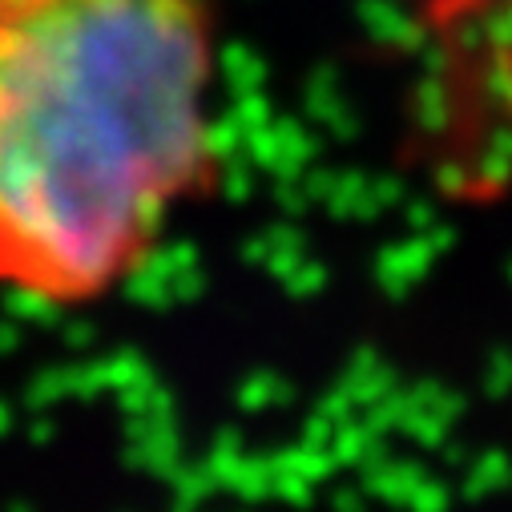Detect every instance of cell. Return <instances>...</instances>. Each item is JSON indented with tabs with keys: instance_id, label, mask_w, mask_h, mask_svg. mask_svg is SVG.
<instances>
[{
	"instance_id": "cell-1",
	"label": "cell",
	"mask_w": 512,
	"mask_h": 512,
	"mask_svg": "<svg viewBox=\"0 0 512 512\" xmlns=\"http://www.w3.org/2000/svg\"><path fill=\"white\" fill-rule=\"evenodd\" d=\"M214 0H0V287L93 303L218 178Z\"/></svg>"
}]
</instances>
